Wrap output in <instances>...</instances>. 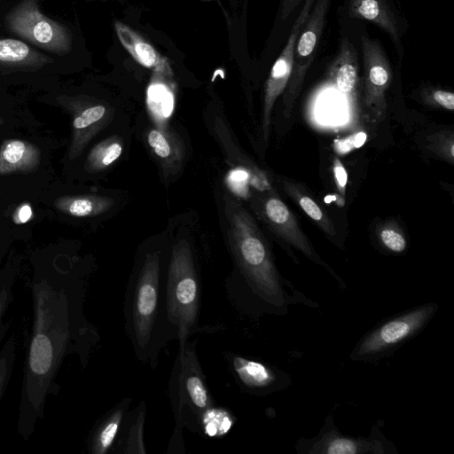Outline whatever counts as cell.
<instances>
[{
    "label": "cell",
    "instance_id": "1f68e13d",
    "mask_svg": "<svg viewBox=\"0 0 454 454\" xmlns=\"http://www.w3.org/2000/svg\"><path fill=\"white\" fill-rule=\"evenodd\" d=\"M367 135L363 132L351 134L344 138H337L333 143V149L338 155H345L364 145Z\"/></svg>",
    "mask_w": 454,
    "mask_h": 454
},
{
    "label": "cell",
    "instance_id": "4fadbf2b",
    "mask_svg": "<svg viewBox=\"0 0 454 454\" xmlns=\"http://www.w3.org/2000/svg\"><path fill=\"white\" fill-rule=\"evenodd\" d=\"M12 25L16 32L49 48L64 49L68 43L65 31L34 8H24L17 12Z\"/></svg>",
    "mask_w": 454,
    "mask_h": 454
},
{
    "label": "cell",
    "instance_id": "277c9868",
    "mask_svg": "<svg viewBox=\"0 0 454 454\" xmlns=\"http://www.w3.org/2000/svg\"><path fill=\"white\" fill-rule=\"evenodd\" d=\"M168 395L175 420L168 453H184L183 430L203 434V419L215 405L197 355V341L178 342Z\"/></svg>",
    "mask_w": 454,
    "mask_h": 454
},
{
    "label": "cell",
    "instance_id": "9c48e42d",
    "mask_svg": "<svg viewBox=\"0 0 454 454\" xmlns=\"http://www.w3.org/2000/svg\"><path fill=\"white\" fill-rule=\"evenodd\" d=\"M254 204V211L276 236L315 263L324 267L336 280L340 289H347L346 283L316 252L293 212L274 190L257 199Z\"/></svg>",
    "mask_w": 454,
    "mask_h": 454
},
{
    "label": "cell",
    "instance_id": "d590c367",
    "mask_svg": "<svg viewBox=\"0 0 454 454\" xmlns=\"http://www.w3.org/2000/svg\"><path fill=\"white\" fill-rule=\"evenodd\" d=\"M32 209L29 205H23L18 211V219L21 223H27L32 217Z\"/></svg>",
    "mask_w": 454,
    "mask_h": 454
},
{
    "label": "cell",
    "instance_id": "e575fe53",
    "mask_svg": "<svg viewBox=\"0 0 454 454\" xmlns=\"http://www.w3.org/2000/svg\"><path fill=\"white\" fill-rule=\"evenodd\" d=\"M301 0H282L281 19L286 20L300 4Z\"/></svg>",
    "mask_w": 454,
    "mask_h": 454
},
{
    "label": "cell",
    "instance_id": "f546056e",
    "mask_svg": "<svg viewBox=\"0 0 454 454\" xmlns=\"http://www.w3.org/2000/svg\"><path fill=\"white\" fill-rule=\"evenodd\" d=\"M106 108L102 105L88 107L74 118V128L75 130H83L100 123L106 118Z\"/></svg>",
    "mask_w": 454,
    "mask_h": 454
},
{
    "label": "cell",
    "instance_id": "9a60e30c",
    "mask_svg": "<svg viewBox=\"0 0 454 454\" xmlns=\"http://www.w3.org/2000/svg\"><path fill=\"white\" fill-rule=\"evenodd\" d=\"M131 397H123L95 422L86 440L89 454L111 453L121 425L132 403Z\"/></svg>",
    "mask_w": 454,
    "mask_h": 454
},
{
    "label": "cell",
    "instance_id": "4dcf8cb0",
    "mask_svg": "<svg viewBox=\"0 0 454 454\" xmlns=\"http://www.w3.org/2000/svg\"><path fill=\"white\" fill-rule=\"evenodd\" d=\"M431 149L442 158L453 163L454 141L452 133L435 134L427 138Z\"/></svg>",
    "mask_w": 454,
    "mask_h": 454
},
{
    "label": "cell",
    "instance_id": "ac0fdd59",
    "mask_svg": "<svg viewBox=\"0 0 454 454\" xmlns=\"http://www.w3.org/2000/svg\"><path fill=\"white\" fill-rule=\"evenodd\" d=\"M114 27L121 43L137 62L153 69L154 72L170 74L168 66L161 56L132 28L120 21L114 22Z\"/></svg>",
    "mask_w": 454,
    "mask_h": 454
},
{
    "label": "cell",
    "instance_id": "8fae6325",
    "mask_svg": "<svg viewBox=\"0 0 454 454\" xmlns=\"http://www.w3.org/2000/svg\"><path fill=\"white\" fill-rule=\"evenodd\" d=\"M223 357L238 386L249 395L265 396L291 385L286 372L266 362L231 351L223 352Z\"/></svg>",
    "mask_w": 454,
    "mask_h": 454
},
{
    "label": "cell",
    "instance_id": "ffe728a7",
    "mask_svg": "<svg viewBox=\"0 0 454 454\" xmlns=\"http://www.w3.org/2000/svg\"><path fill=\"white\" fill-rule=\"evenodd\" d=\"M281 183L286 194L300 206L324 232L332 238L336 236L333 221L301 185L286 179H283Z\"/></svg>",
    "mask_w": 454,
    "mask_h": 454
},
{
    "label": "cell",
    "instance_id": "d6a6232c",
    "mask_svg": "<svg viewBox=\"0 0 454 454\" xmlns=\"http://www.w3.org/2000/svg\"><path fill=\"white\" fill-rule=\"evenodd\" d=\"M427 101L449 111L454 110V94L442 90H433L427 95Z\"/></svg>",
    "mask_w": 454,
    "mask_h": 454
},
{
    "label": "cell",
    "instance_id": "cb8c5ba5",
    "mask_svg": "<svg viewBox=\"0 0 454 454\" xmlns=\"http://www.w3.org/2000/svg\"><path fill=\"white\" fill-rule=\"evenodd\" d=\"M122 143L116 137H109L99 143L88 157V167L92 171L103 170L116 162L122 153Z\"/></svg>",
    "mask_w": 454,
    "mask_h": 454
},
{
    "label": "cell",
    "instance_id": "8992f818",
    "mask_svg": "<svg viewBox=\"0 0 454 454\" xmlns=\"http://www.w3.org/2000/svg\"><path fill=\"white\" fill-rule=\"evenodd\" d=\"M439 309L427 302L387 318L367 332L355 345L349 359L372 363L387 357L418 336Z\"/></svg>",
    "mask_w": 454,
    "mask_h": 454
},
{
    "label": "cell",
    "instance_id": "836d02e7",
    "mask_svg": "<svg viewBox=\"0 0 454 454\" xmlns=\"http://www.w3.org/2000/svg\"><path fill=\"white\" fill-rule=\"evenodd\" d=\"M333 171L340 196L344 200L346 195V186L348 183L347 170L338 157H334L333 160Z\"/></svg>",
    "mask_w": 454,
    "mask_h": 454
},
{
    "label": "cell",
    "instance_id": "30bf717a",
    "mask_svg": "<svg viewBox=\"0 0 454 454\" xmlns=\"http://www.w3.org/2000/svg\"><path fill=\"white\" fill-rule=\"evenodd\" d=\"M331 0H317L297 38L293 67L284 90V114L288 118L299 96L307 71L313 62Z\"/></svg>",
    "mask_w": 454,
    "mask_h": 454
},
{
    "label": "cell",
    "instance_id": "603a6c76",
    "mask_svg": "<svg viewBox=\"0 0 454 454\" xmlns=\"http://www.w3.org/2000/svg\"><path fill=\"white\" fill-rule=\"evenodd\" d=\"M174 102L173 92L168 85L157 77L154 73L153 79L147 89V105L150 111L159 118L165 119L172 112Z\"/></svg>",
    "mask_w": 454,
    "mask_h": 454
},
{
    "label": "cell",
    "instance_id": "7c38bea8",
    "mask_svg": "<svg viewBox=\"0 0 454 454\" xmlns=\"http://www.w3.org/2000/svg\"><path fill=\"white\" fill-rule=\"evenodd\" d=\"M315 0H306L300 15L296 19L287 43L275 61L265 84L262 118V136L268 141L270 132L271 111L273 105L284 92L292 72L294 50L297 38L309 17Z\"/></svg>",
    "mask_w": 454,
    "mask_h": 454
},
{
    "label": "cell",
    "instance_id": "484cf974",
    "mask_svg": "<svg viewBox=\"0 0 454 454\" xmlns=\"http://www.w3.org/2000/svg\"><path fill=\"white\" fill-rule=\"evenodd\" d=\"M18 341L10 335L0 347V403L11 380L16 361Z\"/></svg>",
    "mask_w": 454,
    "mask_h": 454
},
{
    "label": "cell",
    "instance_id": "f1b7e54d",
    "mask_svg": "<svg viewBox=\"0 0 454 454\" xmlns=\"http://www.w3.org/2000/svg\"><path fill=\"white\" fill-rule=\"evenodd\" d=\"M380 239L387 250L395 254L403 253L407 247L405 237L395 226L383 227L380 231Z\"/></svg>",
    "mask_w": 454,
    "mask_h": 454
},
{
    "label": "cell",
    "instance_id": "e0dca14e",
    "mask_svg": "<svg viewBox=\"0 0 454 454\" xmlns=\"http://www.w3.org/2000/svg\"><path fill=\"white\" fill-rule=\"evenodd\" d=\"M348 14L375 24L400 45L397 20L386 0H349Z\"/></svg>",
    "mask_w": 454,
    "mask_h": 454
},
{
    "label": "cell",
    "instance_id": "3957f363",
    "mask_svg": "<svg viewBox=\"0 0 454 454\" xmlns=\"http://www.w3.org/2000/svg\"><path fill=\"white\" fill-rule=\"evenodd\" d=\"M168 257L160 248L144 251L135 263L124 295L125 333L137 359L153 369L162 350L178 339L168 315Z\"/></svg>",
    "mask_w": 454,
    "mask_h": 454
},
{
    "label": "cell",
    "instance_id": "44dd1931",
    "mask_svg": "<svg viewBox=\"0 0 454 454\" xmlns=\"http://www.w3.org/2000/svg\"><path fill=\"white\" fill-rule=\"evenodd\" d=\"M114 206V200L107 196L80 195L63 199L60 209L77 216H94L103 214Z\"/></svg>",
    "mask_w": 454,
    "mask_h": 454
},
{
    "label": "cell",
    "instance_id": "7402d4cb",
    "mask_svg": "<svg viewBox=\"0 0 454 454\" xmlns=\"http://www.w3.org/2000/svg\"><path fill=\"white\" fill-rule=\"evenodd\" d=\"M35 152L31 145L20 140L7 141L0 152L2 172L11 171L28 166L34 161Z\"/></svg>",
    "mask_w": 454,
    "mask_h": 454
},
{
    "label": "cell",
    "instance_id": "d4e9b609",
    "mask_svg": "<svg viewBox=\"0 0 454 454\" xmlns=\"http://www.w3.org/2000/svg\"><path fill=\"white\" fill-rule=\"evenodd\" d=\"M18 273L17 265H8L0 271V344L10 326V323L4 322V317L14 300L13 290Z\"/></svg>",
    "mask_w": 454,
    "mask_h": 454
},
{
    "label": "cell",
    "instance_id": "4316f807",
    "mask_svg": "<svg viewBox=\"0 0 454 454\" xmlns=\"http://www.w3.org/2000/svg\"><path fill=\"white\" fill-rule=\"evenodd\" d=\"M234 419L229 411L215 405L203 419V434L220 436L226 434L231 427Z\"/></svg>",
    "mask_w": 454,
    "mask_h": 454
},
{
    "label": "cell",
    "instance_id": "ba28073f",
    "mask_svg": "<svg viewBox=\"0 0 454 454\" xmlns=\"http://www.w3.org/2000/svg\"><path fill=\"white\" fill-rule=\"evenodd\" d=\"M364 63L363 114L366 122L377 125L387 114L386 91L392 78L389 61L377 40L361 36Z\"/></svg>",
    "mask_w": 454,
    "mask_h": 454
},
{
    "label": "cell",
    "instance_id": "83f0119b",
    "mask_svg": "<svg viewBox=\"0 0 454 454\" xmlns=\"http://www.w3.org/2000/svg\"><path fill=\"white\" fill-rule=\"evenodd\" d=\"M29 50V47L20 41L2 39L0 40V60L6 62L21 61L27 57Z\"/></svg>",
    "mask_w": 454,
    "mask_h": 454
},
{
    "label": "cell",
    "instance_id": "d6986e66",
    "mask_svg": "<svg viewBox=\"0 0 454 454\" xmlns=\"http://www.w3.org/2000/svg\"><path fill=\"white\" fill-rule=\"evenodd\" d=\"M146 143L166 173L175 172L181 166L184 150L181 143L170 133L152 127L146 133Z\"/></svg>",
    "mask_w": 454,
    "mask_h": 454
},
{
    "label": "cell",
    "instance_id": "52a82bcc",
    "mask_svg": "<svg viewBox=\"0 0 454 454\" xmlns=\"http://www.w3.org/2000/svg\"><path fill=\"white\" fill-rule=\"evenodd\" d=\"M300 454H393L396 449L378 427L368 437L350 436L340 432L330 413L317 435L300 438L295 445Z\"/></svg>",
    "mask_w": 454,
    "mask_h": 454
},
{
    "label": "cell",
    "instance_id": "5b68a950",
    "mask_svg": "<svg viewBox=\"0 0 454 454\" xmlns=\"http://www.w3.org/2000/svg\"><path fill=\"white\" fill-rule=\"evenodd\" d=\"M168 315L178 342L203 332L200 328L201 285L191 244L178 239L169 249L167 270Z\"/></svg>",
    "mask_w": 454,
    "mask_h": 454
},
{
    "label": "cell",
    "instance_id": "5bb4252c",
    "mask_svg": "<svg viewBox=\"0 0 454 454\" xmlns=\"http://www.w3.org/2000/svg\"><path fill=\"white\" fill-rule=\"evenodd\" d=\"M328 80L341 93L351 107L358 99L359 67L356 49L343 38L335 59L328 69Z\"/></svg>",
    "mask_w": 454,
    "mask_h": 454
},
{
    "label": "cell",
    "instance_id": "2e32d148",
    "mask_svg": "<svg viewBox=\"0 0 454 454\" xmlns=\"http://www.w3.org/2000/svg\"><path fill=\"white\" fill-rule=\"evenodd\" d=\"M146 403L141 400L131 410L129 409L121 425L111 453L145 454L144 430Z\"/></svg>",
    "mask_w": 454,
    "mask_h": 454
},
{
    "label": "cell",
    "instance_id": "6da1fadb",
    "mask_svg": "<svg viewBox=\"0 0 454 454\" xmlns=\"http://www.w3.org/2000/svg\"><path fill=\"white\" fill-rule=\"evenodd\" d=\"M32 325L27 340L17 432L27 441L44 418L46 401L57 396L65 359L75 356L85 369L100 336L84 304L87 273L74 266L36 267L30 283Z\"/></svg>",
    "mask_w": 454,
    "mask_h": 454
},
{
    "label": "cell",
    "instance_id": "7a4b0ae2",
    "mask_svg": "<svg viewBox=\"0 0 454 454\" xmlns=\"http://www.w3.org/2000/svg\"><path fill=\"white\" fill-rule=\"evenodd\" d=\"M223 207L234 262L224 288L233 308L258 319L264 315L285 316L298 304L318 307L280 274L270 244L241 202L224 193Z\"/></svg>",
    "mask_w": 454,
    "mask_h": 454
}]
</instances>
